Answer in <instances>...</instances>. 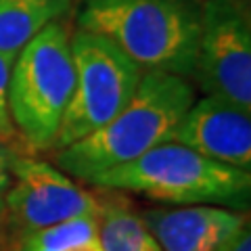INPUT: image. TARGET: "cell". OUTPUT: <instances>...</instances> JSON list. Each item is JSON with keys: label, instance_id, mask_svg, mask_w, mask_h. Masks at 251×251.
<instances>
[{"label": "cell", "instance_id": "6da1fadb", "mask_svg": "<svg viewBox=\"0 0 251 251\" xmlns=\"http://www.w3.org/2000/svg\"><path fill=\"white\" fill-rule=\"evenodd\" d=\"M186 77L145 72L130 103L113 120L54 155L61 172L90 182L105 172L134 161L153 147L172 140L178 122L193 105Z\"/></svg>", "mask_w": 251, "mask_h": 251}, {"label": "cell", "instance_id": "7a4b0ae2", "mask_svg": "<svg viewBox=\"0 0 251 251\" xmlns=\"http://www.w3.org/2000/svg\"><path fill=\"white\" fill-rule=\"evenodd\" d=\"M203 0H80L77 27L113 42L143 72L191 77Z\"/></svg>", "mask_w": 251, "mask_h": 251}, {"label": "cell", "instance_id": "3957f363", "mask_svg": "<svg viewBox=\"0 0 251 251\" xmlns=\"http://www.w3.org/2000/svg\"><path fill=\"white\" fill-rule=\"evenodd\" d=\"M105 191H128L170 205H220L247 209L251 197V172L201 155L174 140L92 178Z\"/></svg>", "mask_w": 251, "mask_h": 251}, {"label": "cell", "instance_id": "277c9868", "mask_svg": "<svg viewBox=\"0 0 251 251\" xmlns=\"http://www.w3.org/2000/svg\"><path fill=\"white\" fill-rule=\"evenodd\" d=\"M75 86L72 34L49 23L15 54L9 80V111L15 132L34 151H52Z\"/></svg>", "mask_w": 251, "mask_h": 251}, {"label": "cell", "instance_id": "5b68a950", "mask_svg": "<svg viewBox=\"0 0 251 251\" xmlns=\"http://www.w3.org/2000/svg\"><path fill=\"white\" fill-rule=\"evenodd\" d=\"M75 86L52 151L92 134L130 103L143 77L140 69L107 38L77 29L72 34Z\"/></svg>", "mask_w": 251, "mask_h": 251}, {"label": "cell", "instance_id": "8992f818", "mask_svg": "<svg viewBox=\"0 0 251 251\" xmlns=\"http://www.w3.org/2000/svg\"><path fill=\"white\" fill-rule=\"evenodd\" d=\"M201 88L251 111L249 0H203L195 72Z\"/></svg>", "mask_w": 251, "mask_h": 251}, {"label": "cell", "instance_id": "52a82bcc", "mask_svg": "<svg viewBox=\"0 0 251 251\" xmlns=\"http://www.w3.org/2000/svg\"><path fill=\"white\" fill-rule=\"evenodd\" d=\"M9 168L11 184L4 197V218H11L21 237L72 218L100 214V199L50 163L11 149Z\"/></svg>", "mask_w": 251, "mask_h": 251}, {"label": "cell", "instance_id": "ba28073f", "mask_svg": "<svg viewBox=\"0 0 251 251\" xmlns=\"http://www.w3.org/2000/svg\"><path fill=\"white\" fill-rule=\"evenodd\" d=\"M172 140L209 159L251 172V111L224 99L205 94L193 100Z\"/></svg>", "mask_w": 251, "mask_h": 251}, {"label": "cell", "instance_id": "9c48e42d", "mask_svg": "<svg viewBox=\"0 0 251 251\" xmlns=\"http://www.w3.org/2000/svg\"><path fill=\"white\" fill-rule=\"evenodd\" d=\"M140 218L161 251H222L247 226L241 211L220 205L149 209Z\"/></svg>", "mask_w": 251, "mask_h": 251}, {"label": "cell", "instance_id": "30bf717a", "mask_svg": "<svg viewBox=\"0 0 251 251\" xmlns=\"http://www.w3.org/2000/svg\"><path fill=\"white\" fill-rule=\"evenodd\" d=\"M75 0H0V52L17 54L52 21L63 19Z\"/></svg>", "mask_w": 251, "mask_h": 251}, {"label": "cell", "instance_id": "8fae6325", "mask_svg": "<svg viewBox=\"0 0 251 251\" xmlns=\"http://www.w3.org/2000/svg\"><path fill=\"white\" fill-rule=\"evenodd\" d=\"M99 241L103 251H161L143 218L124 203L100 201Z\"/></svg>", "mask_w": 251, "mask_h": 251}, {"label": "cell", "instance_id": "7c38bea8", "mask_svg": "<svg viewBox=\"0 0 251 251\" xmlns=\"http://www.w3.org/2000/svg\"><path fill=\"white\" fill-rule=\"evenodd\" d=\"M13 61H15L13 54L0 52V143L4 145H9L17 136L9 111V80H11Z\"/></svg>", "mask_w": 251, "mask_h": 251}, {"label": "cell", "instance_id": "4fadbf2b", "mask_svg": "<svg viewBox=\"0 0 251 251\" xmlns=\"http://www.w3.org/2000/svg\"><path fill=\"white\" fill-rule=\"evenodd\" d=\"M9 157H11V147L0 143V232H2V222H4V197L11 184Z\"/></svg>", "mask_w": 251, "mask_h": 251}, {"label": "cell", "instance_id": "5bb4252c", "mask_svg": "<svg viewBox=\"0 0 251 251\" xmlns=\"http://www.w3.org/2000/svg\"><path fill=\"white\" fill-rule=\"evenodd\" d=\"M222 251H251V232H249V224H247L245 228H243Z\"/></svg>", "mask_w": 251, "mask_h": 251}, {"label": "cell", "instance_id": "9a60e30c", "mask_svg": "<svg viewBox=\"0 0 251 251\" xmlns=\"http://www.w3.org/2000/svg\"><path fill=\"white\" fill-rule=\"evenodd\" d=\"M65 251H103V247H100V241H99V237H97V239L84 241V243H80V245L69 247V249H65Z\"/></svg>", "mask_w": 251, "mask_h": 251}, {"label": "cell", "instance_id": "2e32d148", "mask_svg": "<svg viewBox=\"0 0 251 251\" xmlns=\"http://www.w3.org/2000/svg\"><path fill=\"white\" fill-rule=\"evenodd\" d=\"M15 251H52L49 247H42V245H36V243H31V241H25V239H19L17 243V249Z\"/></svg>", "mask_w": 251, "mask_h": 251}]
</instances>
